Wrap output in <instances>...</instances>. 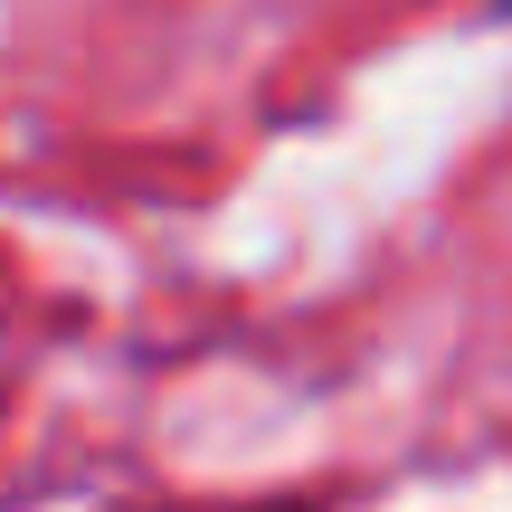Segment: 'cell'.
I'll list each match as a JSON object with an SVG mask.
<instances>
[{
    "instance_id": "1",
    "label": "cell",
    "mask_w": 512,
    "mask_h": 512,
    "mask_svg": "<svg viewBox=\"0 0 512 512\" xmlns=\"http://www.w3.org/2000/svg\"><path fill=\"white\" fill-rule=\"evenodd\" d=\"M209 512H332L323 494H256V503H209Z\"/></svg>"
}]
</instances>
